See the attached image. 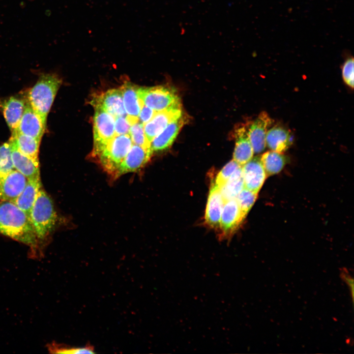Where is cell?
<instances>
[{
  "mask_svg": "<svg viewBox=\"0 0 354 354\" xmlns=\"http://www.w3.org/2000/svg\"><path fill=\"white\" fill-rule=\"evenodd\" d=\"M0 234L24 243L32 250L37 248L38 239L30 218L13 202L0 203Z\"/></svg>",
  "mask_w": 354,
  "mask_h": 354,
  "instance_id": "obj_1",
  "label": "cell"
},
{
  "mask_svg": "<svg viewBox=\"0 0 354 354\" xmlns=\"http://www.w3.org/2000/svg\"><path fill=\"white\" fill-rule=\"evenodd\" d=\"M61 83L55 74H43L28 92V102L46 127L47 117Z\"/></svg>",
  "mask_w": 354,
  "mask_h": 354,
  "instance_id": "obj_2",
  "label": "cell"
},
{
  "mask_svg": "<svg viewBox=\"0 0 354 354\" xmlns=\"http://www.w3.org/2000/svg\"><path fill=\"white\" fill-rule=\"evenodd\" d=\"M30 219L38 240H43L54 229L57 214L52 200L41 188L30 214Z\"/></svg>",
  "mask_w": 354,
  "mask_h": 354,
  "instance_id": "obj_3",
  "label": "cell"
},
{
  "mask_svg": "<svg viewBox=\"0 0 354 354\" xmlns=\"http://www.w3.org/2000/svg\"><path fill=\"white\" fill-rule=\"evenodd\" d=\"M138 94L143 104L156 112L181 106L176 91L169 87H139Z\"/></svg>",
  "mask_w": 354,
  "mask_h": 354,
  "instance_id": "obj_4",
  "label": "cell"
},
{
  "mask_svg": "<svg viewBox=\"0 0 354 354\" xmlns=\"http://www.w3.org/2000/svg\"><path fill=\"white\" fill-rule=\"evenodd\" d=\"M132 145L129 134L116 135L97 155L103 168L114 176Z\"/></svg>",
  "mask_w": 354,
  "mask_h": 354,
  "instance_id": "obj_5",
  "label": "cell"
},
{
  "mask_svg": "<svg viewBox=\"0 0 354 354\" xmlns=\"http://www.w3.org/2000/svg\"><path fill=\"white\" fill-rule=\"evenodd\" d=\"M93 147L92 153L97 156L116 135L115 117L100 108H94Z\"/></svg>",
  "mask_w": 354,
  "mask_h": 354,
  "instance_id": "obj_6",
  "label": "cell"
},
{
  "mask_svg": "<svg viewBox=\"0 0 354 354\" xmlns=\"http://www.w3.org/2000/svg\"><path fill=\"white\" fill-rule=\"evenodd\" d=\"M90 104L94 108L102 109L115 118L127 115L120 88L108 89L94 96Z\"/></svg>",
  "mask_w": 354,
  "mask_h": 354,
  "instance_id": "obj_7",
  "label": "cell"
},
{
  "mask_svg": "<svg viewBox=\"0 0 354 354\" xmlns=\"http://www.w3.org/2000/svg\"><path fill=\"white\" fill-rule=\"evenodd\" d=\"M152 153L151 148H144L133 144L118 167L114 177H118L123 174L137 171L148 161Z\"/></svg>",
  "mask_w": 354,
  "mask_h": 354,
  "instance_id": "obj_8",
  "label": "cell"
},
{
  "mask_svg": "<svg viewBox=\"0 0 354 354\" xmlns=\"http://www.w3.org/2000/svg\"><path fill=\"white\" fill-rule=\"evenodd\" d=\"M272 119L266 112H262L247 127L249 138L254 153L262 152L266 147V136Z\"/></svg>",
  "mask_w": 354,
  "mask_h": 354,
  "instance_id": "obj_9",
  "label": "cell"
},
{
  "mask_svg": "<svg viewBox=\"0 0 354 354\" xmlns=\"http://www.w3.org/2000/svg\"><path fill=\"white\" fill-rule=\"evenodd\" d=\"M28 178L16 170L0 177V200L13 202L24 189Z\"/></svg>",
  "mask_w": 354,
  "mask_h": 354,
  "instance_id": "obj_10",
  "label": "cell"
},
{
  "mask_svg": "<svg viewBox=\"0 0 354 354\" xmlns=\"http://www.w3.org/2000/svg\"><path fill=\"white\" fill-rule=\"evenodd\" d=\"M244 188L258 194L267 175L261 160V156L252 158L242 166Z\"/></svg>",
  "mask_w": 354,
  "mask_h": 354,
  "instance_id": "obj_11",
  "label": "cell"
},
{
  "mask_svg": "<svg viewBox=\"0 0 354 354\" xmlns=\"http://www.w3.org/2000/svg\"><path fill=\"white\" fill-rule=\"evenodd\" d=\"M244 218L236 199L225 201L219 225L222 236H231Z\"/></svg>",
  "mask_w": 354,
  "mask_h": 354,
  "instance_id": "obj_12",
  "label": "cell"
},
{
  "mask_svg": "<svg viewBox=\"0 0 354 354\" xmlns=\"http://www.w3.org/2000/svg\"><path fill=\"white\" fill-rule=\"evenodd\" d=\"M181 115V106L156 112L152 118L144 124V132L148 141L150 144L169 123Z\"/></svg>",
  "mask_w": 354,
  "mask_h": 354,
  "instance_id": "obj_13",
  "label": "cell"
},
{
  "mask_svg": "<svg viewBox=\"0 0 354 354\" xmlns=\"http://www.w3.org/2000/svg\"><path fill=\"white\" fill-rule=\"evenodd\" d=\"M46 128L38 115L28 102H26L19 125L13 131L41 140Z\"/></svg>",
  "mask_w": 354,
  "mask_h": 354,
  "instance_id": "obj_14",
  "label": "cell"
},
{
  "mask_svg": "<svg viewBox=\"0 0 354 354\" xmlns=\"http://www.w3.org/2000/svg\"><path fill=\"white\" fill-rule=\"evenodd\" d=\"M220 188L214 182L211 185L206 204L205 221L212 228H218L224 205Z\"/></svg>",
  "mask_w": 354,
  "mask_h": 354,
  "instance_id": "obj_15",
  "label": "cell"
},
{
  "mask_svg": "<svg viewBox=\"0 0 354 354\" xmlns=\"http://www.w3.org/2000/svg\"><path fill=\"white\" fill-rule=\"evenodd\" d=\"M182 115L173 120L150 143L152 151H161L170 147L176 138L185 121Z\"/></svg>",
  "mask_w": 354,
  "mask_h": 354,
  "instance_id": "obj_16",
  "label": "cell"
},
{
  "mask_svg": "<svg viewBox=\"0 0 354 354\" xmlns=\"http://www.w3.org/2000/svg\"><path fill=\"white\" fill-rule=\"evenodd\" d=\"M138 88L130 82H126L120 87L126 115L133 123L138 121V116L143 105L138 96Z\"/></svg>",
  "mask_w": 354,
  "mask_h": 354,
  "instance_id": "obj_17",
  "label": "cell"
},
{
  "mask_svg": "<svg viewBox=\"0 0 354 354\" xmlns=\"http://www.w3.org/2000/svg\"><path fill=\"white\" fill-rule=\"evenodd\" d=\"M11 158L14 169L24 175L28 179L40 177L39 163L21 152L16 146L9 141Z\"/></svg>",
  "mask_w": 354,
  "mask_h": 354,
  "instance_id": "obj_18",
  "label": "cell"
},
{
  "mask_svg": "<svg viewBox=\"0 0 354 354\" xmlns=\"http://www.w3.org/2000/svg\"><path fill=\"white\" fill-rule=\"evenodd\" d=\"M236 145L233 154V160L242 166L251 160L254 151L250 143L247 128L242 126L236 130Z\"/></svg>",
  "mask_w": 354,
  "mask_h": 354,
  "instance_id": "obj_19",
  "label": "cell"
},
{
  "mask_svg": "<svg viewBox=\"0 0 354 354\" xmlns=\"http://www.w3.org/2000/svg\"><path fill=\"white\" fill-rule=\"evenodd\" d=\"M0 103L4 118L10 129L13 131L19 125L26 102L22 99L12 96Z\"/></svg>",
  "mask_w": 354,
  "mask_h": 354,
  "instance_id": "obj_20",
  "label": "cell"
},
{
  "mask_svg": "<svg viewBox=\"0 0 354 354\" xmlns=\"http://www.w3.org/2000/svg\"><path fill=\"white\" fill-rule=\"evenodd\" d=\"M293 143V137L289 130L281 126H275L267 130L266 146L280 153L286 151Z\"/></svg>",
  "mask_w": 354,
  "mask_h": 354,
  "instance_id": "obj_21",
  "label": "cell"
},
{
  "mask_svg": "<svg viewBox=\"0 0 354 354\" xmlns=\"http://www.w3.org/2000/svg\"><path fill=\"white\" fill-rule=\"evenodd\" d=\"M41 185L40 177L28 179L21 194L13 202L22 210L30 219L31 210L38 193L41 188Z\"/></svg>",
  "mask_w": 354,
  "mask_h": 354,
  "instance_id": "obj_22",
  "label": "cell"
},
{
  "mask_svg": "<svg viewBox=\"0 0 354 354\" xmlns=\"http://www.w3.org/2000/svg\"><path fill=\"white\" fill-rule=\"evenodd\" d=\"M9 141L13 143L23 154L39 163L38 153L40 140L13 131Z\"/></svg>",
  "mask_w": 354,
  "mask_h": 354,
  "instance_id": "obj_23",
  "label": "cell"
},
{
  "mask_svg": "<svg viewBox=\"0 0 354 354\" xmlns=\"http://www.w3.org/2000/svg\"><path fill=\"white\" fill-rule=\"evenodd\" d=\"M244 188L242 166H239L220 188L224 202L236 199Z\"/></svg>",
  "mask_w": 354,
  "mask_h": 354,
  "instance_id": "obj_24",
  "label": "cell"
},
{
  "mask_svg": "<svg viewBox=\"0 0 354 354\" xmlns=\"http://www.w3.org/2000/svg\"><path fill=\"white\" fill-rule=\"evenodd\" d=\"M261 160L267 176L279 173L286 164V159L282 153L267 151L261 156Z\"/></svg>",
  "mask_w": 354,
  "mask_h": 354,
  "instance_id": "obj_25",
  "label": "cell"
},
{
  "mask_svg": "<svg viewBox=\"0 0 354 354\" xmlns=\"http://www.w3.org/2000/svg\"><path fill=\"white\" fill-rule=\"evenodd\" d=\"M48 351L51 353L56 354H94L93 347L88 345L84 347H71L63 344L52 343L48 344Z\"/></svg>",
  "mask_w": 354,
  "mask_h": 354,
  "instance_id": "obj_26",
  "label": "cell"
},
{
  "mask_svg": "<svg viewBox=\"0 0 354 354\" xmlns=\"http://www.w3.org/2000/svg\"><path fill=\"white\" fill-rule=\"evenodd\" d=\"M257 196L258 194L244 188L236 197V199L244 218L255 203Z\"/></svg>",
  "mask_w": 354,
  "mask_h": 354,
  "instance_id": "obj_27",
  "label": "cell"
},
{
  "mask_svg": "<svg viewBox=\"0 0 354 354\" xmlns=\"http://www.w3.org/2000/svg\"><path fill=\"white\" fill-rule=\"evenodd\" d=\"M14 169L9 143H5L0 146V177L5 176Z\"/></svg>",
  "mask_w": 354,
  "mask_h": 354,
  "instance_id": "obj_28",
  "label": "cell"
},
{
  "mask_svg": "<svg viewBox=\"0 0 354 354\" xmlns=\"http://www.w3.org/2000/svg\"><path fill=\"white\" fill-rule=\"evenodd\" d=\"M144 127V124L138 121L131 125L129 134L133 144L144 148H151L150 144L145 136Z\"/></svg>",
  "mask_w": 354,
  "mask_h": 354,
  "instance_id": "obj_29",
  "label": "cell"
},
{
  "mask_svg": "<svg viewBox=\"0 0 354 354\" xmlns=\"http://www.w3.org/2000/svg\"><path fill=\"white\" fill-rule=\"evenodd\" d=\"M240 165L234 160L228 163L217 175L214 183L220 188L224 185L235 171Z\"/></svg>",
  "mask_w": 354,
  "mask_h": 354,
  "instance_id": "obj_30",
  "label": "cell"
},
{
  "mask_svg": "<svg viewBox=\"0 0 354 354\" xmlns=\"http://www.w3.org/2000/svg\"><path fill=\"white\" fill-rule=\"evenodd\" d=\"M132 124L133 123L127 115L115 117V131L116 135L129 134Z\"/></svg>",
  "mask_w": 354,
  "mask_h": 354,
  "instance_id": "obj_31",
  "label": "cell"
},
{
  "mask_svg": "<svg viewBox=\"0 0 354 354\" xmlns=\"http://www.w3.org/2000/svg\"><path fill=\"white\" fill-rule=\"evenodd\" d=\"M354 59L350 58L343 65L342 77L346 84L352 88H354Z\"/></svg>",
  "mask_w": 354,
  "mask_h": 354,
  "instance_id": "obj_32",
  "label": "cell"
},
{
  "mask_svg": "<svg viewBox=\"0 0 354 354\" xmlns=\"http://www.w3.org/2000/svg\"><path fill=\"white\" fill-rule=\"evenodd\" d=\"M155 113L153 110L143 104L138 116V121L145 124L152 118Z\"/></svg>",
  "mask_w": 354,
  "mask_h": 354,
  "instance_id": "obj_33",
  "label": "cell"
},
{
  "mask_svg": "<svg viewBox=\"0 0 354 354\" xmlns=\"http://www.w3.org/2000/svg\"><path fill=\"white\" fill-rule=\"evenodd\" d=\"M340 276L341 277V278L343 280H344L347 284L348 285L349 288H350V291L351 292V295L352 299H353V295H354V280L353 278L351 276V275H349L348 272L347 271V269H345L344 271V269H342V271L341 272V273L340 274Z\"/></svg>",
  "mask_w": 354,
  "mask_h": 354,
  "instance_id": "obj_34",
  "label": "cell"
}]
</instances>
